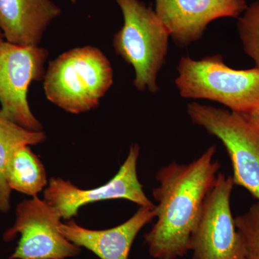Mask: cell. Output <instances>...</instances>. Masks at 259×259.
<instances>
[{"label":"cell","instance_id":"30bf717a","mask_svg":"<svg viewBox=\"0 0 259 259\" xmlns=\"http://www.w3.org/2000/svg\"><path fill=\"white\" fill-rule=\"evenodd\" d=\"M156 15L177 47L197 41L213 20L238 18L247 9L245 0H155Z\"/></svg>","mask_w":259,"mask_h":259},{"label":"cell","instance_id":"ac0fdd59","mask_svg":"<svg viewBox=\"0 0 259 259\" xmlns=\"http://www.w3.org/2000/svg\"><path fill=\"white\" fill-rule=\"evenodd\" d=\"M3 40H5L4 36H3V32H2V30H0V41Z\"/></svg>","mask_w":259,"mask_h":259},{"label":"cell","instance_id":"7c38bea8","mask_svg":"<svg viewBox=\"0 0 259 259\" xmlns=\"http://www.w3.org/2000/svg\"><path fill=\"white\" fill-rule=\"evenodd\" d=\"M61 13L52 0H0V30L7 41L37 47Z\"/></svg>","mask_w":259,"mask_h":259},{"label":"cell","instance_id":"9c48e42d","mask_svg":"<svg viewBox=\"0 0 259 259\" xmlns=\"http://www.w3.org/2000/svg\"><path fill=\"white\" fill-rule=\"evenodd\" d=\"M139 153V145H131L128 155L117 175L97 188L82 190L69 180L51 178L44 191V200L64 220L77 215L83 206L109 199H127L140 207L154 209L156 204L148 198L138 177Z\"/></svg>","mask_w":259,"mask_h":259},{"label":"cell","instance_id":"5bb4252c","mask_svg":"<svg viewBox=\"0 0 259 259\" xmlns=\"http://www.w3.org/2000/svg\"><path fill=\"white\" fill-rule=\"evenodd\" d=\"M47 139L44 131L24 128L0 114V212L11 208L12 190L5 179V171L10 156L22 146H36Z\"/></svg>","mask_w":259,"mask_h":259},{"label":"cell","instance_id":"8fae6325","mask_svg":"<svg viewBox=\"0 0 259 259\" xmlns=\"http://www.w3.org/2000/svg\"><path fill=\"white\" fill-rule=\"evenodd\" d=\"M156 217V207H140L128 221L110 229L90 230L74 221L61 223L59 229L68 241L90 250L100 259H128L135 238Z\"/></svg>","mask_w":259,"mask_h":259},{"label":"cell","instance_id":"ba28073f","mask_svg":"<svg viewBox=\"0 0 259 259\" xmlns=\"http://www.w3.org/2000/svg\"><path fill=\"white\" fill-rule=\"evenodd\" d=\"M61 216L37 196L24 199L15 209L14 224L3 234L9 242L20 235L10 259H66L79 255L81 248L60 233Z\"/></svg>","mask_w":259,"mask_h":259},{"label":"cell","instance_id":"2e32d148","mask_svg":"<svg viewBox=\"0 0 259 259\" xmlns=\"http://www.w3.org/2000/svg\"><path fill=\"white\" fill-rule=\"evenodd\" d=\"M235 223L244 243L245 259H259V201Z\"/></svg>","mask_w":259,"mask_h":259},{"label":"cell","instance_id":"4fadbf2b","mask_svg":"<svg viewBox=\"0 0 259 259\" xmlns=\"http://www.w3.org/2000/svg\"><path fill=\"white\" fill-rule=\"evenodd\" d=\"M5 179L10 190L32 197L49 185L45 167L30 146H20L13 152L7 164Z\"/></svg>","mask_w":259,"mask_h":259},{"label":"cell","instance_id":"277c9868","mask_svg":"<svg viewBox=\"0 0 259 259\" xmlns=\"http://www.w3.org/2000/svg\"><path fill=\"white\" fill-rule=\"evenodd\" d=\"M175 84L186 99L219 102L232 112L247 114L259 106V69L237 70L220 54L194 60L181 58Z\"/></svg>","mask_w":259,"mask_h":259},{"label":"cell","instance_id":"6da1fadb","mask_svg":"<svg viewBox=\"0 0 259 259\" xmlns=\"http://www.w3.org/2000/svg\"><path fill=\"white\" fill-rule=\"evenodd\" d=\"M212 146L189 164L172 162L156 175L159 186L153 190L156 221L144 236L150 255L155 259H177L190 250V241L221 164L213 161Z\"/></svg>","mask_w":259,"mask_h":259},{"label":"cell","instance_id":"7a4b0ae2","mask_svg":"<svg viewBox=\"0 0 259 259\" xmlns=\"http://www.w3.org/2000/svg\"><path fill=\"white\" fill-rule=\"evenodd\" d=\"M111 63L98 48L77 47L50 61L44 90L51 103L71 114L97 108L113 83Z\"/></svg>","mask_w":259,"mask_h":259},{"label":"cell","instance_id":"8992f818","mask_svg":"<svg viewBox=\"0 0 259 259\" xmlns=\"http://www.w3.org/2000/svg\"><path fill=\"white\" fill-rule=\"evenodd\" d=\"M49 53L37 46L0 41V114L24 128L42 131L28 100L32 82L44 81Z\"/></svg>","mask_w":259,"mask_h":259},{"label":"cell","instance_id":"9a60e30c","mask_svg":"<svg viewBox=\"0 0 259 259\" xmlns=\"http://www.w3.org/2000/svg\"><path fill=\"white\" fill-rule=\"evenodd\" d=\"M237 27L243 51L259 69V1L243 12Z\"/></svg>","mask_w":259,"mask_h":259},{"label":"cell","instance_id":"52a82bcc","mask_svg":"<svg viewBox=\"0 0 259 259\" xmlns=\"http://www.w3.org/2000/svg\"><path fill=\"white\" fill-rule=\"evenodd\" d=\"M233 177L218 174L192 233V259H245L243 238L232 214Z\"/></svg>","mask_w":259,"mask_h":259},{"label":"cell","instance_id":"5b68a950","mask_svg":"<svg viewBox=\"0 0 259 259\" xmlns=\"http://www.w3.org/2000/svg\"><path fill=\"white\" fill-rule=\"evenodd\" d=\"M187 114L196 125L215 136L226 148L235 185L259 201V129L244 114L192 102Z\"/></svg>","mask_w":259,"mask_h":259},{"label":"cell","instance_id":"3957f363","mask_svg":"<svg viewBox=\"0 0 259 259\" xmlns=\"http://www.w3.org/2000/svg\"><path fill=\"white\" fill-rule=\"evenodd\" d=\"M114 1L124 20L114 35V50L134 68L135 88L142 93H157L158 76L166 63L169 32L156 12L141 0Z\"/></svg>","mask_w":259,"mask_h":259},{"label":"cell","instance_id":"e0dca14e","mask_svg":"<svg viewBox=\"0 0 259 259\" xmlns=\"http://www.w3.org/2000/svg\"><path fill=\"white\" fill-rule=\"evenodd\" d=\"M248 119L253 124L256 126L259 129V106L252 110L248 113L244 114Z\"/></svg>","mask_w":259,"mask_h":259}]
</instances>
